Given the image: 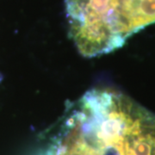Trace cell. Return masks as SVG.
Listing matches in <instances>:
<instances>
[{"label": "cell", "mask_w": 155, "mask_h": 155, "mask_svg": "<svg viewBox=\"0 0 155 155\" xmlns=\"http://www.w3.org/2000/svg\"><path fill=\"white\" fill-rule=\"evenodd\" d=\"M69 34L84 57L105 54L127 41L117 0H65Z\"/></svg>", "instance_id": "7a4b0ae2"}, {"label": "cell", "mask_w": 155, "mask_h": 155, "mask_svg": "<svg viewBox=\"0 0 155 155\" xmlns=\"http://www.w3.org/2000/svg\"><path fill=\"white\" fill-rule=\"evenodd\" d=\"M42 155H155V114L110 89L69 103Z\"/></svg>", "instance_id": "6da1fadb"}, {"label": "cell", "mask_w": 155, "mask_h": 155, "mask_svg": "<svg viewBox=\"0 0 155 155\" xmlns=\"http://www.w3.org/2000/svg\"><path fill=\"white\" fill-rule=\"evenodd\" d=\"M117 2L127 39L155 23V0H117Z\"/></svg>", "instance_id": "3957f363"}]
</instances>
